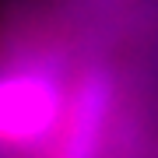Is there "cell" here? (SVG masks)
Instances as JSON below:
<instances>
[{
	"instance_id": "6da1fadb",
	"label": "cell",
	"mask_w": 158,
	"mask_h": 158,
	"mask_svg": "<svg viewBox=\"0 0 158 158\" xmlns=\"http://www.w3.org/2000/svg\"><path fill=\"white\" fill-rule=\"evenodd\" d=\"M67 109L60 77L42 67H18L0 74V144L35 148L56 137Z\"/></svg>"
},
{
	"instance_id": "7a4b0ae2",
	"label": "cell",
	"mask_w": 158,
	"mask_h": 158,
	"mask_svg": "<svg viewBox=\"0 0 158 158\" xmlns=\"http://www.w3.org/2000/svg\"><path fill=\"white\" fill-rule=\"evenodd\" d=\"M116 106V81L106 67H91L67 95V109L56 127L53 158H98Z\"/></svg>"
}]
</instances>
